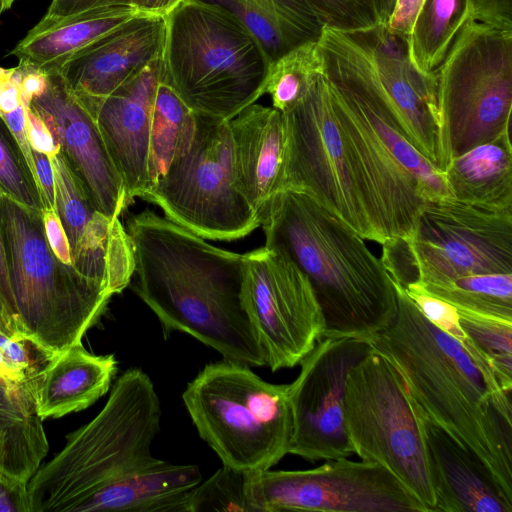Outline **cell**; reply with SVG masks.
<instances>
[{
    "label": "cell",
    "mask_w": 512,
    "mask_h": 512,
    "mask_svg": "<svg viewBox=\"0 0 512 512\" xmlns=\"http://www.w3.org/2000/svg\"><path fill=\"white\" fill-rule=\"evenodd\" d=\"M43 222L47 240L55 255L64 263L72 264L68 239L56 212H44Z\"/></svg>",
    "instance_id": "f6af8a7d"
},
{
    "label": "cell",
    "mask_w": 512,
    "mask_h": 512,
    "mask_svg": "<svg viewBox=\"0 0 512 512\" xmlns=\"http://www.w3.org/2000/svg\"><path fill=\"white\" fill-rule=\"evenodd\" d=\"M22 70L20 103L29 107L30 101L40 95L47 85V74L36 68L19 64Z\"/></svg>",
    "instance_id": "c3c4849f"
},
{
    "label": "cell",
    "mask_w": 512,
    "mask_h": 512,
    "mask_svg": "<svg viewBox=\"0 0 512 512\" xmlns=\"http://www.w3.org/2000/svg\"><path fill=\"white\" fill-rule=\"evenodd\" d=\"M0 478H1V475H0Z\"/></svg>",
    "instance_id": "11a10c76"
},
{
    "label": "cell",
    "mask_w": 512,
    "mask_h": 512,
    "mask_svg": "<svg viewBox=\"0 0 512 512\" xmlns=\"http://www.w3.org/2000/svg\"><path fill=\"white\" fill-rule=\"evenodd\" d=\"M0 332H2L3 334H5L9 337H12L1 316H0Z\"/></svg>",
    "instance_id": "db71d44e"
},
{
    "label": "cell",
    "mask_w": 512,
    "mask_h": 512,
    "mask_svg": "<svg viewBox=\"0 0 512 512\" xmlns=\"http://www.w3.org/2000/svg\"><path fill=\"white\" fill-rule=\"evenodd\" d=\"M2 192L0 190V205H1ZM0 316L2 317L7 329L12 337L17 338L16 325H15V309L10 290L5 245L2 232V222L0 213Z\"/></svg>",
    "instance_id": "60d3db41"
},
{
    "label": "cell",
    "mask_w": 512,
    "mask_h": 512,
    "mask_svg": "<svg viewBox=\"0 0 512 512\" xmlns=\"http://www.w3.org/2000/svg\"><path fill=\"white\" fill-rule=\"evenodd\" d=\"M371 349L368 339L323 337L302 359L299 375L289 384V454L311 462L353 454L344 424L345 382L350 369Z\"/></svg>",
    "instance_id": "9a60e30c"
},
{
    "label": "cell",
    "mask_w": 512,
    "mask_h": 512,
    "mask_svg": "<svg viewBox=\"0 0 512 512\" xmlns=\"http://www.w3.org/2000/svg\"><path fill=\"white\" fill-rule=\"evenodd\" d=\"M343 413L353 454L387 468L435 512L422 416L397 369L373 348L347 374Z\"/></svg>",
    "instance_id": "9c48e42d"
},
{
    "label": "cell",
    "mask_w": 512,
    "mask_h": 512,
    "mask_svg": "<svg viewBox=\"0 0 512 512\" xmlns=\"http://www.w3.org/2000/svg\"><path fill=\"white\" fill-rule=\"evenodd\" d=\"M422 422L436 496L435 512H512V501L477 456L423 416Z\"/></svg>",
    "instance_id": "7402d4cb"
},
{
    "label": "cell",
    "mask_w": 512,
    "mask_h": 512,
    "mask_svg": "<svg viewBox=\"0 0 512 512\" xmlns=\"http://www.w3.org/2000/svg\"><path fill=\"white\" fill-rule=\"evenodd\" d=\"M165 21L163 77L195 113L229 121L264 95L270 59L234 14L184 0Z\"/></svg>",
    "instance_id": "8992f818"
},
{
    "label": "cell",
    "mask_w": 512,
    "mask_h": 512,
    "mask_svg": "<svg viewBox=\"0 0 512 512\" xmlns=\"http://www.w3.org/2000/svg\"><path fill=\"white\" fill-rule=\"evenodd\" d=\"M265 245L307 276L322 309L324 337L369 339L397 314L392 277L356 231L305 193L276 192L260 214Z\"/></svg>",
    "instance_id": "3957f363"
},
{
    "label": "cell",
    "mask_w": 512,
    "mask_h": 512,
    "mask_svg": "<svg viewBox=\"0 0 512 512\" xmlns=\"http://www.w3.org/2000/svg\"><path fill=\"white\" fill-rule=\"evenodd\" d=\"M55 181V212L66 233L72 265L114 295L130 285L133 247L120 222L100 213L58 153L50 157Z\"/></svg>",
    "instance_id": "e0dca14e"
},
{
    "label": "cell",
    "mask_w": 512,
    "mask_h": 512,
    "mask_svg": "<svg viewBox=\"0 0 512 512\" xmlns=\"http://www.w3.org/2000/svg\"><path fill=\"white\" fill-rule=\"evenodd\" d=\"M146 15L131 5L98 8L55 21L40 20L11 50L19 64L48 72L129 21Z\"/></svg>",
    "instance_id": "cb8c5ba5"
},
{
    "label": "cell",
    "mask_w": 512,
    "mask_h": 512,
    "mask_svg": "<svg viewBox=\"0 0 512 512\" xmlns=\"http://www.w3.org/2000/svg\"><path fill=\"white\" fill-rule=\"evenodd\" d=\"M242 303L273 372L300 364L324 337L310 281L279 249L263 246L244 254Z\"/></svg>",
    "instance_id": "5bb4252c"
},
{
    "label": "cell",
    "mask_w": 512,
    "mask_h": 512,
    "mask_svg": "<svg viewBox=\"0 0 512 512\" xmlns=\"http://www.w3.org/2000/svg\"><path fill=\"white\" fill-rule=\"evenodd\" d=\"M423 2L424 0H395L392 12L384 24L388 33L407 43Z\"/></svg>",
    "instance_id": "74e56055"
},
{
    "label": "cell",
    "mask_w": 512,
    "mask_h": 512,
    "mask_svg": "<svg viewBox=\"0 0 512 512\" xmlns=\"http://www.w3.org/2000/svg\"><path fill=\"white\" fill-rule=\"evenodd\" d=\"M381 246V261L402 286L512 273V212L455 198L427 201L410 237Z\"/></svg>",
    "instance_id": "30bf717a"
},
{
    "label": "cell",
    "mask_w": 512,
    "mask_h": 512,
    "mask_svg": "<svg viewBox=\"0 0 512 512\" xmlns=\"http://www.w3.org/2000/svg\"><path fill=\"white\" fill-rule=\"evenodd\" d=\"M163 57L111 95L81 100L91 112L132 204L150 189L149 147L154 96Z\"/></svg>",
    "instance_id": "ac0fdd59"
},
{
    "label": "cell",
    "mask_w": 512,
    "mask_h": 512,
    "mask_svg": "<svg viewBox=\"0 0 512 512\" xmlns=\"http://www.w3.org/2000/svg\"><path fill=\"white\" fill-rule=\"evenodd\" d=\"M33 168L48 210H55V181L51 159L32 148Z\"/></svg>",
    "instance_id": "ee69618b"
},
{
    "label": "cell",
    "mask_w": 512,
    "mask_h": 512,
    "mask_svg": "<svg viewBox=\"0 0 512 512\" xmlns=\"http://www.w3.org/2000/svg\"><path fill=\"white\" fill-rule=\"evenodd\" d=\"M248 474L222 465L185 494L180 512H253L247 495Z\"/></svg>",
    "instance_id": "836d02e7"
},
{
    "label": "cell",
    "mask_w": 512,
    "mask_h": 512,
    "mask_svg": "<svg viewBox=\"0 0 512 512\" xmlns=\"http://www.w3.org/2000/svg\"><path fill=\"white\" fill-rule=\"evenodd\" d=\"M0 213L17 338L49 356L82 343L113 294L55 255L42 213L3 194Z\"/></svg>",
    "instance_id": "5b68a950"
},
{
    "label": "cell",
    "mask_w": 512,
    "mask_h": 512,
    "mask_svg": "<svg viewBox=\"0 0 512 512\" xmlns=\"http://www.w3.org/2000/svg\"><path fill=\"white\" fill-rule=\"evenodd\" d=\"M46 74L45 90L32 98L29 107L50 130L59 154L91 204L108 218L118 220L131 203L95 118L58 70Z\"/></svg>",
    "instance_id": "2e32d148"
},
{
    "label": "cell",
    "mask_w": 512,
    "mask_h": 512,
    "mask_svg": "<svg viewBox=\"0 0 512 512\" xmlns=\"http://www.w3.org/2000/svg\"><path fill=\"white\" fill-rule=\"evenodd\" d=\"M0 378L12 382L27 381L0 350Z\"/></svg>",
    "instance_id": "f907efd6"
},
{
    "label": "cell",
    "mask_w": 512,
    "mask_h": 512,
    "mask_svg": "<svg viewBox=\"0 0 512 512\" xmlns=\"http://www.w3.org/2000/svg\"><path fill=\"white\" fill-rule=\"evenodd\" d=\"M418 284L459 311L512 321V273L479 274Z\"/></svg>",
    "instance_id": "4dcf8cb0"
},
{
    "label": "cell",
    "mask_w": 512,
    "mask_h": 512,
    "mask_svg": "<svg viewBox=\"0 0 512 512\" xmlns=\"http://www.w3.org/2000/svg\"><path fill=\"white\" fill-rule=\"evenodd\" d=\"M134 255L131 288L167 331L198 339L223 359L264 366L242 303L244 254L146 209L126 221Z\"/></svg>",
    "instance_id": "6da1fadb"
},
{
    "label": "cell",
    "mask_w": 512,
    "mask_h": 512,
    "mask_svg": "<svg viewBox=\"0 0 512 512\" xmlns=\"http://www.w3.org/2000/svg\"><path fill=\"white\" fill-rule=\"evenodd\" d=\"M182 399L199 436L222 465L262 472L289 454V384L266 382L250 366L224 359L206 365Z\"/></svg>",
    "instance_id": "52a82bcc"
},
{
    "label": "cell",
    "mask_w": 512,
    "mask_h": 512,
    "mask_svg": "<svg viewBox=\"0 0 512 512\" xmlns=\"http://www.w3.org/2000/svg\"><path fill=\"white\" fill-rule=\"evenodd\" d=\"M458 311L465 334L489 357L501 387L512 390V321Z\"/></svg>",
    "instance_id": "e575fe53"
},
{
    "label": "cell",
    "mask_w": 512,
    "mask_h": 512,
    "mask_svg": "<svg viewBox=\"0 0 512 512\" xmlns=\"http://www.w3.org/2000/svg\"><path fill=\"white\" fill-rule=\"evenodd\" d=\"M323 26L347 31L369 30L380 24L372 0H303Z\"/></svg>",
    "instance_id": "d590c367"
},
{
    "label": "cell",
    "mask_w": 512,
    "mask_h": 512,
    "mask_svg": "<svg viewBox=\"0 0 512 512\" xmlns=\"http://www.w3.org/2000/svg\"><path fill=\"white\" fill-rule=\"evenodd\" d=\"M35 406L30 379L0 378V475L27 485L41 466L49 444Z\"/></svg>",
    "instance_id": "484cf974"
},
{
    "label": "cell",
    "mask_w": 512,
    "mask_h": 512,
    "mask_svg": "<svg viewBox=\"0 0 512 512\" xmlns=\"http://www.w3.org/2000/svg\"><path fill=\"white\" fill-rule=\"evenodd\" d=\"M119 5H129V2L128 0H51L41 20L55 21L90 10Z\"/></svg>",
    "instance_id": "ab89813d"
},
{
    "label": "cell",
    "mask_w": 512,
    "mask_h": 512,
    "mask_svg": "<svg viewBox=\"0 0 512 512\" xmlns=\"http://www.w3.org/2000/svg\"><path fill=\"white\" fill-rule=\"evenodd\" d=\"M0 512H30L27 485L0 478Z\"/></svg>",
    "instance_id": "bcb514c9"
},
{
    "label": "cell",
    "mask_w": 512,
    "mask_h": 512,
    "mask_svg": "<svg viewBox=\"0 0 512 512\" xmlns=\"http://www.w3.org/2000/svg\"><path fill=\"white\" fill-rule=\"evenodd\" d=\"M247 495L253 512H426L387 468L348 458L307 470L249 473Z\"/></svg>",
    "instance_id": "4fadbf2b"
},
{
    "label": "cell",
    "mask_w": 512,
    "mask_h": 512,
    "mask_svg": "<svg viewBox=\"0 0 512 512\" xmlns=\"http://www.w3.org/2000/svg\"><path fill=\"white\" fill-rule=\"evenodd\" d=\"M392 281L397 314L368 339L371 347L397 369L420 414L470 449L512 501L511 393L487 380L463 347Z\"/></svg>",
    "instance_id": "7a4b0ae2"
},
{
    "label": "cell",
    "mask_w": 512,
    "mask_h": 512,
    "mask_svg": "<svg viewBox=\"0 0 512 512\" xmlns=\"http://www.w3.org/2000/svg\"><path fill=\"white\" fill-rule=\"evenodd\" d=\"M471 18L470 0H424L406 43L409 60L422 77L435 82L436 70Z\"/></svg>",
    "instance_id": "f1b7e54d"
},
{
    "label": "cell",
    "mask_w": 512,
    "mask_h": 512,
    "mask_svg": "<svg viewBox=\"0 0 512 512\" xmlns=\"http://www.w3.org/2000/svg\"><path fill=\"white\" fill-rule=\"evenodd\" d=\"M380 24H385L392 12L395 0H372Z\"/></svg>",
    "instance_id": "816d5d0a"
},
{
    "label": "cell",
    "mask_w": 512,
    "mask_h": 512,
    "mask_svg": "<svg viewBox=\"0 0 512 512\" xmlns=\"http://www.w3.org/2000/svg\"><path fill=\"white\" fill-rule=\"evenodd\" d=\"M375 64V85L391 120L405 138L437 168L439 120L435 82L411 64L406 43L384 24L368 30Z\"/></svg>",
    "instance_id": "d6986e66"
},
{
    "label": "cell",
    "mask_w": 512,
    "mask_h": 512,
    "mask_svg": "<svg viewBox=\"0 0 512 512\" xmlns=\"http://www.w3.org/2000/svg\"><path fill=\"white\" fill-rule=\"evenodd\" d=\"M282 114L285 151L280 190L307 194L363 239L383 245L324 73L294 108Z\"/></svg>",
    "instance_id": "7c38bea8"
},
{
    "label": "cell",
    "mask_w": 512,
    "mask_h": 512,
    "mask_svg": "<svg viewBox=\"0 0 512 512\" xmlns=\"http://www.w3.org/2000/svg\"><path fill=\"white\" fill-rule=\"evenodd\" d=\"M0 190L21 205L46 212L44 195L19 143L0 114Z\"/></svg>",
    "instance_id": "d6a6232c"
},
{
    "label": "cell",
    "mask_w": 512,
    "mask_h": 512,
    "mask_svg": "<svg viewBox=\"0 0 512 512\" xmlns=\"http://www.w3.org/2000/svg\"><path fill=\"white\" fill-rule=\"evenodd\" d=\"M1 116L6 121L11 129L17 142L19 143L30 167L33 168L32 148L29 143L27 126H26V108L21 103L19 106L9 113H1Z\"/></svg>",
    "instance_id": "7dc6e473"
},
{
    "label": "cell",
    "mask_w": 512,
    "mask_h": 512,
    "mask_svg": "<svg viewBox=\"0 0 512 512\" xmlns=\"http://www.w3.org/2000/svg\"><path fill=\"white\" fill-rule=\"evenodd\" d=\"M196 113L162 76L157 84L150 126L149 177L151 187L166 172L190 137ZM150 187V188H151Z\"/></svg>",
    "instance_id": "f546056e"
},
{
    "label": "cell",
    "mask_w": 512,
    "mask_h": 512,
    "mask_svg": "<svg viewBox=\"0 0 512 512\" xmlns=\"http://www.w3.org/2000/svg\"><path fill=\"white\" fill-rule=\"evenodd\" d=\"M473 19L491 26L512 29V0H470Z\"/></svg>",
    "instance_id": "f35d334b"
},
{
    "label": "cell",
    "mask_w": 512,
    "mask_h": 512,
    "mask_svg": "<svg viewBox=\"0 0 512 512\" xmlns=\"http://www.w3.org/2000/svg\"><path fill=\"white\" fill-rule=\"evenodd\" d=\"M26 126L31 148L53 157L59 153L50 130L43 120L30 107L26 108Z\"/></svg>",
    "instance_id": "b9f144b4"
},
{
    "label": "cell",
    "mask_w": 512,
    "mask_h": 512,
    "mask_svg": "<svg viewBox=\"0 0 512 512\" xmlns=\"http://www.w3.org/2000/svg\"><path fill=\"white\" fill-rule=\"evenodd\" d=\"M184 0H128L129 5L140 12L151 15L166 17Z\"/></svg>",
    "instance_id": "681fc988"
},
{
    "label": "cell",
    "mask_w": 512,
    "mask_h": 512,
    "mask_svg": "<svg viewBox=\"0 0 512 512\" xmlns=\"http://www.w3.org/2000/svg\"><path fill=\"white\" fill-rule=\"evenodd\" d=\"M15 0H0V15L3 11L9 9Z\"/></svg>",
    "instance_id": "f5cc1de1"
},
{
    "label": "cell",
    "mask_w": 512,
    "mask_h": 512,
    "mask_svg": "<svg viewBox=\"0 0 512 512\" xmlns=\"http://www.w3.org/2000/svg\"><path fill=\"white\" fill-rule=\"evenodd\" d=\"M238 190L259 215L280 190L285 151L283 114L253 103L229 120Z\"/></svg>",
    "instance_id": "44dd1931"
},
{
    "label": "cell",
    "mask_w": 512,
    "mask_h": 512,
    "mask_svg": "<svg viewBox=\"0 0 512 512\" xmlns=\"http://www.w3.org/2000/svg\"><path fill=\"white\" fill-rule=\"evenodd\" d=\"M165 33V17L139 16L73 56L58 71L78 98H105L163 57Z\"/></svg>",
    "instance_id": "ffe728a7"
},
{
    "label": "cell",
    "mask_w": 512,
    "mask_h": 512,
    "mask_svg": "<svg viewBox=\"0 0 512 512\" xmlns=\"http://www.w3.org/2000/svg\"><path fill=\"white\" fill-rule=\"evenodd\" d=\"M443 173L456 200L487 210L512 212L510 133L453 158Z\"/></svg>",
    "instance_id": "4316f807"
},
{
    "label": "cell",
    "mask_w": 512,
    "mask_h": 512,
    "mask_svg": "<svg viewBox=\"0 0 512 512\" xmlns=\"http://www.w3.org/2000/svg\"><path fill=\"white\" fill-rule=\"evenodd\" d=\"M116 372L113 354H92L82 343L52 355L30 379L38 415L44 420L86 409L108 392Z\"/></svg>",
    "instance_id": "603a6c76"
},
{
    "label": "cell",
    "mask_w": 512,
    "mask_h": 512,
    "mask_svg": "<svg viewBox=\"0 0 512 512\" xmlns=\"http://www.w3.org/2000/svg\"><path fill=\"white\" fill-rule=\"evenodd\" d=\"M204 239H241L260 217L237 188L229 121L196 113L193 131L141 198Z\"/></svg>",
    "instance_id": "8fae6325"
},
{
    "label": "cell",
    "mask_w": 512,
    "mask_h": 512,
    "mask_svg": "<svg viewBox=\"0 0 512 512\" xmlns=\"http://www.w3.org/2000/svg\"><path fill=\"white\" fill-rule=\"evenodd\" d=\"M439 169L453 158L510 133L512 29L473 18L435 72Z\"/></svg>",
    "instance_id": "ba28073f"
},
{
    "label": "cell",
    "mask_w": 512,
    "mask_h": 512,
    "mask_svg": "<svg viewBox=\"0 0 512 512\" xmlns=\"http://www.w3.org/2000/svg\"><path fill=\"white\" fill-rule=\"evenodd\" d=\"M22 70L0 67V112L9 113L20 104Z\"/></svg>",
    "instance_id": "7bdbcfd3"
},
{
    "label": "cell",
    "mask_w": 512,
    "mask_h": 512,
    "mask_svg": "<svg viewBox=\"0 0 512 512\" xmlns=\"http://www.w3.org/2000/svg\"><path fill=\"white\" fill-rule=\"evenodd\" d=\"M201 481L198 466L156 458L99 489L76 512H180L185 494Z\"/></svg>",
    "instance_id": "d4e9b609"
},
{
    "label": "cell",
    "mask_w": 512,
    "mask_h": 512,
    "mask_svg": "<svg viewBox=\"0 0 512 512\" xmlns=\"http://www.w3.org/2000/svg\"><path fill=\"white\" fill-rule=\"evenodd\" d=\"M160 401L150 377L126 370L102 410L66 436V444L27 484L30 512H76L95 492L153 462Z\"/></svg>",
    "instance_id": "277c9868"
},
{
    "label": "cell",
    "mask_w": 512,
    "mask_h": 512,
    "mask_svg": "<svg viewBox=\"0 0 512 512\" xmlns=\"http://www.w3.org/2000/svg\"><path fill=\"white\" fill-rule=\"evenodd\" d=\"M403 287L422 314L434 326L455 339L463 349L470 345L471 339L463 331L458 311L453 305L427 293L415 281Z\"/></svg>",
    "instance_id": "8d00e7d4"
},
{
    "label": "cell",
    "mask_w": 512,
    "mask_h": 512,
    "mask_svg": "<svg viewBox=\"0 0 512 512\" xmlns=\"http://www.w3.org/2000/svg\"><path fill=\"white\" fill-rule=\"evenodd\" d=\"M234 14L260 41L270 62L319 38L322 23L303 0H200Z\"/></svg>",
    "instance_id": "83f0119b"
},
{
    "label": "cell",
    "mask_w": 512,
    "mask_h": 512,
    "mask_svg": "<svg viewBox=\"0 0 512 512\" xmlns=\"http://www.w3.org/2000/svg\"><path fill=\"white\" fill-rule=\"evenodd\" d=\"M324 73L318 39L304 42L270 62L264 84L272 107L284 113L307 94L316 78Z\"/></svg>",
    "instance_id": "1f68e13d"
}]
</instances>
